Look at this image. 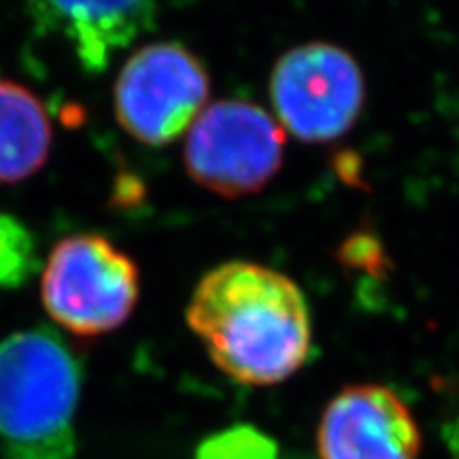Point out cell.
Returning a JSON list of instances; mask_svg holds the SVG:
<instances>
[{
    "label": "cell",
    "mask_w": 459,
    "mask_h": 459,
    "mask_svg": "<svg viewBox=\"0 0 459 459\" xmlns=\"http://www.w3.org/2000/svg\"><path fill=\"white\" fill-rule=\"evenodd\" d=\"M186 317L211 361L243 385H277L311 358L307 298L290 277L262 264L234 260L206 273Z\"/></svg>",
    "instance_id": "1"
},
{
    "label": "cell",
    "mask_w": 459,
    "mask_h": 459,
    "mask_svg": "<svg viewBox=\"0 0 459 459\" xmlns=\"http://www.w3.org/2000/svg\"><path fill=\"white\" fill-rule=\"evenodd\" d=\"M83 387L79 353L51 328L0 341V455L74 459Z\"/></svg>",
    "instance_id": "2"
},
{
    "label": "cell",
    "mask_w": 459,
    "mask_h": 459,
    "mask_svg": "<svg viewBox=\"0 0 459 459\" xmlns=\"http://www.w3.org/2000/svg\"><path fill=\"white\" fill-rule=\"evenodd\" d=\"M139 294V266L99 234H74L60 240L45 262V311L77 336L117 330L134 313Z\"/></svg>",
    "instance_id": "3"
},
{
    "label": "cell",
    "mask_w": 459,
    "mask_h": 459,
    "mask_svg": "<svg viewBox=\"0 0 459 459\" xmlns=\"http://www.w3.org/2000/svg\"><path fill=\"white\" fill-rule=\"evenodd\" d=\"M285 130L249 100L206 105L187 130L186 169L194 183L221 198L262 192L283 166Z\"/></svg>",
    "instance_id": "4"
},
{
    "label": "cell",
    "mask_w": 459,
    "mask_h": 459,
    "mask_svg": "<svg viewBox=\"0 0 459 459\" xmlns=\"http://www.w3.org/2000/svg\"><path fill=\"white\" fill-rule=\"evenodd\" d=\"M277 122L304 143H330L353 128L366 102L358 60L332 43H304L285 51L271 74Z\"/></svg>",
    "instance_id": "5"
},
{
    "label": "cell",
    "mask_w": 459,
    "mask_h": 459,
    "mask_svg": "<svg viewBox=\"0 0 459 459\" xmlns=\"http://www.w3.org/2000/svg\"><path fill=\"white\" fill-rule=\"evenodd\" d=\"M211 77L179 43H152L132 54L113 90L115 117L132 139L160 147L179 139L206 108Z\"/></svg>",
    "instance_id": "6"
},
{
    "label": "cell",
    "mask_w": 459,
    "mask_h": 459,
    "mask_svg": "<svg viewBox=\"0 0 459 459\" xmlns=\"http://www.w3.org/2000/svg\"><path fill=\"white\" fill-rule=\"evenodd\" d=\"M421 432L398 394L377 383L342 387L317 428L319 459H419Z\"/></svg>",
    "instance_id": "7"
},
{
    "label": "cell",
    "mask_w": 459,
    "mask_h": 459,
    "mask_svg": "<svg viewBox=\"0 0 459 459\" xmlns=\"http://www.w3.org/2000/svg\"><path fill=\"white\" fill-rule=\"evenodd\" d=\"M34 20L71 49L85 73H102L113 56L147 32L156 0H30Z\"/></svg>",
    "instance_id": "8"
},
{
    "label": "cell",
    "mask_w": 459,
    "mask_h": 459,
    "mask_svg": "<svg viewBox=\"0 0 459 459\" xmlns=\"http://www.w3.org/2000/svg\"><path fill=\"white\" fill-rule=\"evenodd\" d=\"M49 115L24 85L0 79V186L32 177L51 152Z\"/></svg>",
    "instance_id": "9"
},
{
    "label": "cell",
    "mask_w": 459,
    "mask_h": 459,
    "mask_svg": "<svg viewBox=\"0 0 459 459\" xmlns=\"http://www.w3.org/2000/svg\"><path fill=\"white\" fill-rule=\"evenodd\" d=\"M39 271V245L32 230L0 213V290H20Z\"/></svg>",
    "instance_id": "10"
},
{
    "label": "cell",
    "mask_w": 459,
    "mask_h": 459,
    "mask_svg": "<svg viewBox=\"0 0 459 459\" xmlns=\"http://www.w3.org/2000/svg\"><path fill=\"white\" fill-rule=\"evenodd\" d=\"M194 459H281L277 440L260 428L237 423L206 436Z\"/></svg>",
    "instance_id": "11"
}]
</instances>
